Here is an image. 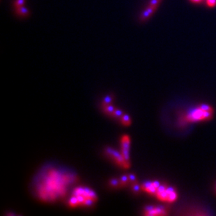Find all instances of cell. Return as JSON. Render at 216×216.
Returning <instances> with one entry per match:
<instances>
[{
  "label": "cell",
  "mask_w": 216,
  "mask_h": 216,
  "mask_svg": "<svg viewBox=\"0 0 216 216\" xmlns=\"http://www.w3.org/2000/svg\"><path fill=\"white\" fill-rule=\"evenodd\" d=\"M130 138L128 135H123L121 138V153L125 158L128 161H130V155H129V151H130Z\"/></svg>",
  "instance_id": "obj_8"
},
{
  "label": "cell",
  "mask_w": 216,
  "mask_h": 216,
  "mask_svg": "<svg viewBox=\"0 0 216 216\" xmlns=\"http://www.w3.org/2000/svg\"><path fill=\"white\" fill-rule=\"evenodd\" d=\"M97 200L96 193L88 187H78L74 189L68 204L71 208L78 206H90Z\"/></svg>",
  "instance_id": "obj_2"
},
{
  "label": "cell",
  "mask_w": 216,
  "mask_h": 216,
  "mask_svg": "<svg viewBox=\"0 0 216 216\" xmlns=\"http://www.w3.org/2000/svg\"><path fill=\"white\" fill-rule=\"evenodd\" d=\"M144 215L146 216H158L168 215L167 210L160 206H148L144 210Z\"/></svg>",
  "instance_id": "obj_6"
},
{
  "label": "cell",
  "mask_w": 216,
  "mask_h": 216,
  "mask_svg": "<svg viewBox=\"0 0 216 216\" xmlns=\"http://www.w3.org/2000/svg\"><path fill=\"white\" fill-rule=\"evenodd\" d=\"M154 196L160 201L167 203H173L178 197L174 187L164 184H160Z\"/></svg>",
  "instance_id": "obj_4"
},
{
  "label": "cell",
  "mask_w": 216,
  "mask_h": 216,
  "mask_svg": "<svg viewBox=\"0 0 216 216\" xmlns=\"http://www.w3.org/2000/svg\"><path fill=\"white\" fill-rule=\"evenodd\" d=\"M213 108L208 104H201L197 107L188 111L182 116L183 123L207 121L212 119L213 116Z\"/></svg>",
  "instance_id": "obj_3"
},
{
  "label": "cell",
  "mask_w": 216,
  "mask_h": 216,
  "mask_svg": "<svg viewBox=\"0 0 216 216\" xmlns=\"http://www.w3.org/2000/svg\"><path fill=\"white\" fill-rule=\"evenodd\" d=\"M161 0H151L150 1V6H157V5L159 4Z\"/></svg>",
  "instance_id": "obj_14"
},
{
  "label": "cell",
  "mask_w": 216,
  "mask_h": 216,
  "mask_svg": "<svg viewBox=\"0 0 216 216\" xmlns=\"http://www.w3.org/2000/svg\"><path fill=\"white\" fill-rule=\"evenodd\" d=\"M106 153L107 155L111 158V160L121 167L123 169H128L130 167V164L128 160H127L125 158V157L121 153L118 152L117 151L114 150V148H107L106 149Z\"/></svg>",
  "instance_id": "obj_5"
},
{
  "label": "cell",
  "mask_w": 216,
  "mask_h": 216,
  "mask_svg": "<svg viewBox=\"0 0 216 216\" xmlns=\"http://www.w3.org/2000/svg\"><path fill=\"white\" fill-rule=\"evenodd\" d=\"M151 13H150L149 12L147 11V10H146V11H144V13H143L141 14V19L142 20H147V19L150 16H151Z\"/></svg>",
  "instance_id": "obj_11"
},
{
  "label": "cell",
  "mask_w": 216,
  "mask_h": 216,
  "mask_svg": "<svg viewBox=\"0 0 216 216\" xmlns=\"http://www.w3.org/2000/svg\"><path fill=\"white\" fill-rule=\"evenodd\" d=\"M15 11H16V13L20 16H23V17H26L28 16L29 14V10L27 9V8L24 7L23 6H20V7L16 8H15Z\"/></svg>",
  "instance_id": "obj_9"
},
{
  "label": "cell",
  "mask_w": 216,
  "mask_h": 216,
  "mask_svg": "<svg viewBox=\"0 0 216 216\" xmlns=\"http://www.w3.org/2000/svg\"><path fill=\"white\" fill-rule=\"evenodd\" d=\"M120 120H121L122 124L125 125V126H129L130 125V123H131V119H130V116L128 115L124 114L120 118Z\"/></svg>",
  "instance_id": "obj_10"
},
{
  "label": "cell",
  "mask_w": 216,
  "mask_h": 216,
  "mask_svg": "<svg viewBox=\"0 0 216 216\" xmlns=\"http://www.w3.org/2000/svg\"><path fill=\"white\" fill-rule=\"evenodd\" d=\"M206 4L209 7H214L216 6V0H206Z\"/></svg>",
  "instance_id": "obj_13"
},
{
  "label": "cell",
  "mask_w": 216,
  "mask_h": 216,
  "mask_svg": "<svg viewBox=\"0 0 216 216\" xmlns=\"http://www.w3.org/2000/svg\"><path fill=\"white\" fill-rule=\"evenodd\" d=\"M160 184L161 183L159 181L157 180L148 181V182H145L141 185V190H142L143 191L148 193V194L154 196Z\"/></svg>",
  "instance_id": "obj_7"
},
{
  "label": "cell",
  "mask_w": 216,
  "mask_h": 216,
  "mask_svg": "<svg viewBox=\"0 0 216 216\" xmlns=\"http://www.w3.org/2000/svg\"><path fill=\"white\" fill-rule=\"evenodd\" d=\"M76 180L77 177L71 172L48 167L41 171L36 178L34 192L41 201H56L67 196L69 187Z\"/></svg>",
  "instance_id": "obj_1"
},
{
  "label": "cell",
  "mask_w": 216,
  "mask_h": 216,
  "mask_svg": "<svg viewBox=\"0 0 216 216\" xmlns=\"http://www.w3.org/2000/svg\"><path fill=\"white\" fill-rule=\"evenodd\" d=\"M190 1L192 3H195V4H199V3L202 2L203 0H190Z\"/></svg>",
  "instance_id": "obj_15"
},
{
  "label": "cell",
  "mask_w": 216,
  "mask_h": 216,
  "mask_svg": "<svg viewBox=\"0 0 216 216\" xmlns=\"http://www.w3.org/2000/svg\"><path fill=\"white\" fill-rule=\"evenodd\" d=\"M25 0H15L14 2V6L15 8L23 6V4H25Z\"/></svg>",
  "instance_id": "obj_12"
}]
</instances>
